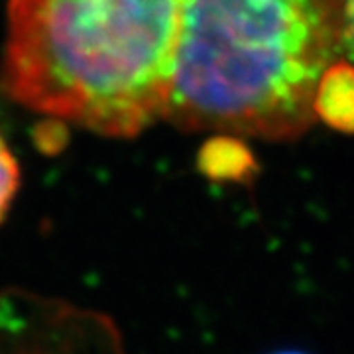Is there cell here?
I'll return each instance as SVG.
<instances>
[{"instance_id":"3","label":"cell","mask_w":354,"mask_h":354,"mask_svg":"<svg viewBox=\"0 0 354 354\" xmlns=\"http://www.w3.org/2000/svg\"><path fill=\"white\" fill-rule=\"evenodd\" d=\"M0 354H127L101 311L22 288L0 290Z\"/></svg>"},{"instance_id":"4","label":"cell","mask_w":354,"mask_h":354,"mask_svg":"<svg viewBox=\"0 0 354 354\" xmlns=\"http://www.w3.org/2000/svg\"><path fill=\"white\" fill-rule=\"evenodd\" d=\"M315 116L337 130L354 134V67L335 62L319 83Z\"/></svg>"},{"instance_id":"2","label":"cell","mask_w":354,"mask_h":354,"mask_svg":"<svg viewBox=\"0 0 354 354\" xmlns=\"http://www.w3.org/2000/svg\"><path fill=\"white\" fill-rule=\"evenodd\" d=\"M179 0H8L0 91L106 138L164 118Z\"/></svg>"},{"instance_id":"7","label":"cell","mask_w":354,"mask_h":354,"mask_svg":"<svg viewBox=\"0 0 354 354\" xmlns=\"http://www.w3.org/2000/svg\"><path fill=\"white\" fill-rule=\"evenodd\" d=\"M281 354H297V353H281Z\"/></svg>"},{"instance_id":"5","label":"cell","mask_w":354,"mask_h":354,"mask_svg":"<svg viewBox=\"0 0 354 354\" xmlns=\"http://www.w3.org/2000/svg\"><path fill=\"white\" fill-rule=\"evenodd\" d=\"M22 187V169L12 148L0 134V227L10 215L12 205Z\"/></svg>"},{"instance_id":"1","label":"cell","mask_w":354,"mask_h":354,"mask_svg":"<svg viewBox=\"0 0 354 354\" xmlns=\"http://www.w3.org/2000/svg\"><path fill=\"white\" fill-rule=\"evenodd\" d=\"M346 0H179L165 120L189 132L301 136L342 53Z\"/></svg>"},{"instance_id":"6","label":"cell","mask_w":354,"mask_h":354,"mask_svg":"<svg viewBox=\"0 0 354 354\" xmlns=\"http://www.w3.org/2000/svg\"><path fill=\"white\" fill-rule=\"evenodd\" d=\"M342 51L354 64V0L344 4V20H342Z\"/></svg>"}]
</instances>
